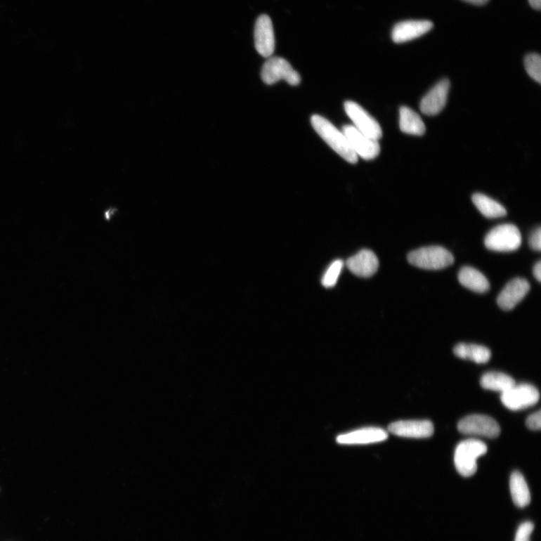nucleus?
I'll return each mask as SVG.
<instances>
[{
	"mask_svg": "<svg viewBox=\"0 0 541 541\" xmlns=\"http://www.w3.org/2000/svg\"><path fill=\"white\" fill-rule=\"evenodd\" d=\"M528 244L534 251L540 252L541 248V229L538 227L529 237Z\"/></svg>",
	"mask_w": 541,
	"mask_h": 541,
	"instance_id": "obj_27",
	"label": "nucleus"
},
{
	"mask_svg": "<svg viewBox=\"0 0 541 541\" xmlns=\"http://www.w3.org/2000/svg\"><path fill=\"white\" fill-rule=\"evenodd\" d=\"M343 266L344 263L341 259H337L330 266L322 278V285L324 287L332 288L337 285Z\"/></svg>",
	"mask_w": 541,
	"mask_h": 541,
	"instance_id": "obj_23",
	"label": "nucleus"
},
{
	"mask_svg": "<svg viewBox=\"0 0 541 541\" xmlns=\"http://www.w3.org/2000/svg\"><path fill=\"white\" fill-rule=\"evenodd\" d=\"M347 266L356 276L370 278L377 273L379 261L373 252L363 250L348 259Z\"/></svg>",
	"mask_w": 541,
	"mask_h": 541,
	"instance_id": "obj_15",
	"label": "nucleus"
},
{
	"mask_svg": "<svg viewBox=\"0 0 541 541\" xmlns=\"http://www.w3.org/2000/svg\"><path fill=\"white\" fill-rule=\"evenodd\" d=\"M460 284L475 293L485 294L490 288L489 280L478 270L465 266L458 275Z\"/></svg>",
	"mask_w": 541,
	"mask_h": 541,
	"instance_id": "obj_17",
	"label": "nucleus"
},
{
	"mask_svg": "<svg viewBox=\"0 0 541 541\" xmlns=\"http://www.w3.org/2000/svg\"><path fill=\"white\" fill-rule=\"evenodd\" d=\"M530 6L533 8L540 10L541 7V0H528Z\"/></svg>",
	"mask_w": 541,
	"mask_h": 541,
	"instance_id": "obj_30",
	"label": "nucleus"
},
{
	"mask_svg": "<svg viewBox=\"0 0 541 541\" xmlns=\"http://www.w3.org/2000/svg\"><path fill=\"white\" fill-rule=\"evenodd\" d=\"M541 413L540 410L537 412L530 415L526 422V426L531 430L536 431L540 430L541 427Z\"/></svg>",
	"mask_w": 541,
	"mask_h": 541,
	"instance_id": "obj_26",
	"label": "nucleus"
},
{
	"mask_svg": "<svg viewBox=\"0 0 541 541\" xmlns=\"http://www.w3.org/2000/svg\"><path fill=\"white\" fill-rule=\"evenodd\" d=\"M399 127L402 132L413 136H423L426 126L419 115L408 107L399 110Z\"/></svg>",
	"mask_w": 541,
	"mask_h": 541,
	"instance_id": "obj_18",
	"label": "nucleus"
},
{
	"mask_svg": "<svg viewBox=\"0 0 541 541\" xmlns=\"http://www.w3.org/2000/svg\"><path fill=\"white\" fill-rule=\"evenodd\" d=\"M515 384L514 378L502 372H487L481 379V385L483 389L502 393Z\"/></svg>",
	"mask_w": 541,
	"mask_h": 541,
	"instance_id": "obj_22",
	"label": "nucleus"
},
{
	"mask_svg": "<svg viewBox=\"0 0 541 541\" xmlns=\"http://www.w3.org/2000/svg\"><path fill=\"white\" fill-rule=\"evenodd\" d=\"M434 25L429 20H407L398 23L393 29L392 39L396 43H404L427 34Z\"/></svg>",
	"mask_w": 541,
	"mask_h": 541,
	"instance_id": "obj_14",
	"label": "nucleus"
},
{
	"mask_svg": "<svg viewBox=\"0 0 541 541\" xmlns=\"http://www.w3.org/2000/svg\"><path fill=\"white\" fill-rule=\"evenodd\" d=\"M487 452L485 443L480 440H465L457 446L454 453V464L463 477H471L478 469L477 460Z\"/></svg>",
	"mask_w": 541,
	"mask_h": 541,
	"instance_id": "obj_2",
	"label": "nucleus"
},
{
	"mask_svg": "<svg viewBox=\"0 0 541 541\" xmlns=\"http://www.w3.org/2000/svg\"><path fill=\"white\" fill-rule=\"evenodd\" d=\"M342 132L347 137L348 143L357 157L365 160L376 158L381 152L380 144L356 129L353 125H346Z\"/></svg>",
	"mask_w": 541,
	"mask_h": 541,
	"instance_id": "obj_9",
	"label": "nucleus"
},
{
	"mask_svg": "<svg viewBox=\"0 0 541 541\" xmlns=\"http://www.w3.org/2000/svg\"><path fill=\"white\" fill-rule=\"evenodd\" d=\"M529 290L530 285L526 279L516 278L505 286L497 296V305L504 311L513 310Z\"/></svg>",
	"mask_w": 541,
	"mask_h": 541,
	"instance_id": "obj_12",
	"label": "nucleus"
},
{
	"mask_svg": "<svg viewBox=\"0 0 541 541\" xmlns=\"http://www.w3.org/2000/svg\"><path fill=\"white\" fill-rule=\"evenodd\" d=\"M462 1L476 6H483L488 3L490 0H462Z\"/></svg>",
	"mask_w": 541,
	"mask_h": 541,
	"instance_id": "obj_29",
	"label": "nucleus"
},
{
	"mask_svg": "<svg viewBox=\"0 0 541 541\" xmlns=\"http://www.w3.org/2000/svg\"><path fill=\"white\" fill-rule=\"evenodd\" d=\"M261 77L267 84H274L280 80L296 86L301 82L299 74L284 58H270L263 65Z\"/></svg>",
	"mask_w": 541,
	"mask_h": 541,
	"instance_id": "obj_5",
	"label": "nucleus"
},
{
	"mask_svg": "<svg viewBox=\"0 0 541 541\" xmlns=\"http://www.w3.org/2000/svg\"><path fill=\"white\" fill-rule=\"evenodd\" d=\"M525 68L530 75L539 84L541 82V58L538 53H530L525 58Z\"/></svg>",
	"mask_w": 541,
	"mask_h": 541,
	"instance_id": "obj_24",
	"label": "nucleus"
},
{
	"mask_svg": "<svg viewBox=\"0 0 541 541\" xmlns=\"http://www.w3.org/2000/svg\"><path fill=\"white\" fill-rule=\"evenodd\" d=\"M453 353L459 358L478 364L488 363L491 358V351L489 348L474 344H459L454 348Z\"/></svg>",
	"mask_w": 541,
	"mask_h": 541,
	"instance_id": "obj_19",
	"label": "nucleus"
},
{
	"mask_svg": "<svg viewBox=\"0 0 541 541\" xmlns=\"http://www.w3.org/2000/svg\"><path fill=\"white\" fill-rule=\"evenodd\" d=\"M485 246L497 252H511L522 244V236L517 227L511 223L497 226L486 235Z\"/></svg>",
	"mask_w": 541,
	"mask_h": 541,
	"instance_id": "obj_4",
	"label": "nucleus"
},
{
	"mask_svg": "<svg viewBox=\"0 0 541 541\" xmlns=\"http://www.w3.org/2000/svg\"><path fill=\"white\" fill-rule=\"evenodd\" d=\"M344 110L359 131L377 141L382 138L383 132L380 124L362 106L347 101L344 103Z\"/></svg>",
	"mask_w": 541,
	"mask_h": 541,
	"instance_id": "obj_8",
	"label": "nucleus"
},
{
	"mask_svg": "<svg viewBox=\"0 0 541 541\" xmlns=\"http://www.w3.org/2000/svg\"><path fill=\"white\" fill-rule=\"evenodd\" d=\"M472 201L475 207L487 219L502 218L507 215V210L502 204L484 194H474Z\"/></svg>",
	"mask_w": 541,
	"mask_h": 541,
	"instance_id": "obj_21",
	"label": "nucleus"
},
{
	"mask_svg": "<svg viewBox=\"0 0 541 541\" xmlns=\"http://www.w3.org/2000/svg\"><path fill=\"white\" fill-rule=\"evenodd\" d=\"M254 41L256 51L261 56L270 58L275 48V39L272 20L266 15L259 17L254 29Z\"/></svg>",
	"mask_w": 541,
	"mask_h": 541,
	"instance_id": "obj_10",
	"label": "nucleus"
},
{
	"mask_svg": "<svg viewBox=\"0 0 541 541\" xmlns=\"http://www.w3.org/2000/svg\"><path fill=\"white\" fill-rule=\"evenodd\" d=\"M458 429L464 435L477 436L489 438L499 437L501 427L492 417L473 415L459 421Z\"/></svg>",
	"mask_w": 541,
	"mask_h": 541,
	"instance_id": "obj_7",
	"label": "nucleus"
},
{
	"mask_svg": "<svg viewBox=\"0 0 541 541\" xmlns=\"http://www.w3.org/2000/svg\"><path fill=\"white\" fill-rule=\"evenodd\" d=\"M510 489L513 501L516 506L525 507L531 502V495L523 475L514 471L511 476Z\"/></svg>",
	"mask_w": 541,
	"mask_h": 541,
	"instance_id": "obj_20",
	"label": "nucleus"
},
{
	"mask_svg": "<svg viewBox=\"0 0 541 541\" xmlns=\"http://www.w3.org/2000/svg\"><path fill=\"white\" fill-rule=\"evenodd\" d=\"M388 431L399 437L425 438L434 434V426L429 420H400L389 425Z\"/></svg>",
	"mask_w": 541,
	"mask_h": 541,
	"instance_id": "obj_11",
	"label": "nucleus"
},
{
	"mask_svg": "<svg viewBox=\"0 0 541 541\" xmlns=\"http://www.w3.org/2000/svg\"><path fill=\"white\" fill-rule=\"evenodd\" d=\"M388 433L381 428H365L353 431L337 438L340 445H367L386 440Z\"/></svg>",
	"mask_w": 541,
	"mask_h": 541,
	"instance_id": "obj_16",
	"label": "nucleus"
},
{
	"mask_svg": "<svg viewBox=\"0 0 541 541\" xmlns=\"http://www.w3.org/2000/svg\"><path fill=\"white\" fill-rule=\"evenodd\" d=\"M533 530L534 524L533 523H523L518 528L514 541H530V537H531Z\"/></svg>",
	"mask_w": 541,
	"mask_h": 541,
	"instance_id": "obj_25",
	"label": "nucleus"
},
{
	"mask_svg": "<svg viewBox=\"0 0 541 541\" xmlns=\"http://www.w3.org/2000/svg\"><path fill=\"white\" fill-rule=\"evenodd\" d=\"M450 86L448 79L438 82L421 100V112L429 116L440 113L446 105Z\"/></svg>",
	"mask_w": 541,
	"mask_h": 541,
	"instance_id": "obj_13",
	"label": "nucleus"
},
{
	"mask_svg": "<svg viewBox=\"0 0 541 541\" xmlns=\"http://www.w3.org/2000/svg\"><path fill=\"white\" fill-rule=\"evenodd\" d=\"M408 261L420 268L439 270L451 266L454 263V257L445 247L429 246L409 253Z\"/></svg>",
	"mask_w": 541,
	"mask_h": 541,
	"instance_id": "obj_3",
	"label": "nucleus"
},
{
	"mask_svg": "<svg viewBox=\"0 0 541 541\" xmlns=\"http://www.w3.org/2000/svg\"><path fill=\"white\" fill-rule=\"evenodd\" d=\"M311 122L318 134L335 152L350 164H356L358 157L354 153L347 137L342 131H340L327 119L320 115H313Z\"/></svg>",
	"mask_w": 541,
	"mask_h": 541,
	"instance_id": "obj_1",
	"label": "nucleus"
},
{
	"mask_svg": "<svg viewBox=\"0 0 541 541\" xmlns=\"http://www.w3.org/2000/svg\"><path fill=\"white\" fill-rule=\"evenodd\" d=\"M533 274L535 278L538 280V282L541 281V262L538 261L533 269Z\"/></svg>",
	"mask_w": 541,
	"mask_h": 541,
	"instance_id": "obj_28",
	"label": "nucleus"
},
{
	"mask_svg": "<svg viewBox=\"0 0 541 541\" xmlns=\"http://www.w3.org/2000/svg\"><path fill=\"white\" fill-rule=\"evenodd\" d=\"M540 399L538 389L528 384H515L502 393L503 405L511 410H519L535 405Z\"/></svg>",
	"mask_w": 541,
	"mask_h": 541,
	"instance_id": "obj_6",
	"label": "nucleus"
}]
</instances>
